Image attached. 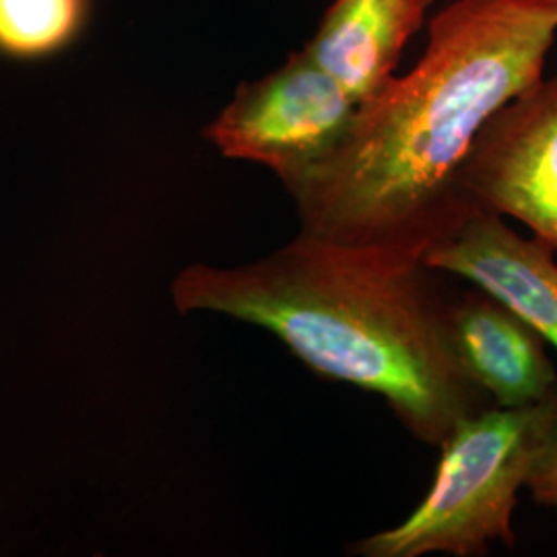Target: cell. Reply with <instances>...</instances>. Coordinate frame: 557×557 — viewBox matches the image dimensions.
I'll return each instance as SVG.
<instances>
[{
  "label": "cell",
  "instance_id": "4",
  "mask_svg": "<svg viewBox=\"0 0 557 557\" xmlns=\"http://www.w3.org/2000/svg\"><path fill=\"white\" fill-rule=\"evenodd\" d=\"M356 110L351 96L301 50L264 79L242 85L205 135L225 158L267 165L287 186L337 147Z\"/></svg>",
  "mask_w": 557,
  "mask_h": 557
},
{
  "label": "cell",
  "instance_id": "6",
  "mask_svg": "<svg viewBox=\"0 0 557 557\" xmlns=\"http://www.w3.org/2000/svg\"><path fill=\"white\" fill-rule=\"evenodd\" d=\"M556 248L524 238L502 215L471 205L423 262L492 294L557 347Z\"/></svg>",
  "mask_w": 557,
  "mask_h": 557
},
{
  "label": "cell",
  "instance_id": "10",
  "mask_svg": "<svg viewBox=\"0 0 557 557\" xmlns=\"http://www.w3.org/2000/svg\"><path fill=\"white\" fill-rule=\"evenodd\" d=\"M524 487H529L531 496L537 504L557 510V418L543 448L539 450Z\"/></svg>",
  "mask_w": 557,
  "mask_h": 557
},
{
  "label": "cell",
  "instance_id": "3",
  "mask_svg": "<svg viewBox=\"0 0 557 557\" xmlns=\"http://www.w3.org/2000/svg\"><path fill=\"white\" fill-rule=\"evenodd\" d=\"M557 418V393L531 407H487L460 419L440 446L438 471L418 510L356 543L363 557L487 556L515 547L512 515Z\"/></svg>",
  "mask_w": 557,
  "mask_h": 557
},
{
  "label": "cell",
  "instance_id": "11",
  "mask_svg": "<svg viewBox=\"0 0 557 557\" xmlns=\"http://www.w3.org/2000/svg\"><path fill=\"white\" fill-rule=\"evenodd\" d=\"M556 2H557V0H556Z\"/></svg>",
  "mask_w": 557,
  "mask_h": 557
},
{
  "label": "cell",
  "instance_id": "2",
  "mask_svg": "<svg viewBox=\"0 0 557 557\" xmlns=\"http://www.w3.org/2000/svg\"><path fill=\"white\" fill-rule=\"evenodd\" d=\"M423 260L299 232L264 259L190 264L172 283L182 314L267 329L312 372L376 393L416 438L442 446L460 419L494 407L455 349L458 289Z\"/></svg>",
  "mask_w": 557,
  "mask_h": 557
},
{
  "label": "cell",
  "instance_id": "5",
  "mask_svg": "<svg viewBox=\"0 0 557 557\" xmlns=\"http://www.w3.org/2000/svg\"><path fill=\"white\" fill-rule=\"evenodd\" d=\"M458 182L473 205L524 223L557 250V75L485 122Z\"/></svg>",
  "mask_w": 557,
  "mask_h": 557
},
{
  "label": "cell",
  "instance_id": "9",
  "mask_svg": "<svg viewBox=\"0 0 557 557\" xmlns=\"http://www.w3.org/2000/svg\"><path fill=\"white\" fill-rule=\"evenodd\" d=\"M85 0H0V54L46 59L79 34Z\"/></svg>",
  "mask_w": 557,
  "mask_h": 557
},
{
  "label": "cell",
  "instance_id": "8",
  "mask_svg": "<svg viewBox=\"0 0 557 557\" xmlns=\"http://www.w3.org/2000/svg\"><path fill=\"white\" fill-rule=\"evenodd\" d=\"M430 4L432 0H337L306 50L359 106L393 77Z\"/></svg>",
  "mask_w": 557,
  "mask_h": 557
},
{
  "label": "cell",
  "instance_id": "7",
  "mask_svg": "<svg viewBox=\"0 0 557 557\" xmlns=\"http://www.w3.org/2000/svg\"><path fill=\"white\" fill-rule=\"evenodd\" d=\"M453 341L465 372L496 407H531L556 395L547 341L492 294L458 289Z\"/></svg>",
  "mask_w": 557,
  "mask_h": 557
},
{
  "label": "cell",
  "instance_id": "1",
  "mask_svg": "<svg viewBox=\"0 0 557 557\" xmlns=\"http://www.w3.org/2000/svg\"><path fill=\"white\" fill-rule=\"evenodd\" d=\"M556 0H455L411 73L361 101L337 147L287 190L301 232L423 257L473 205L460 168L485 122L543 77Z\"/></svg>",
  "mask_w": 557,
  "mask_h": 557
}]
</instances>
